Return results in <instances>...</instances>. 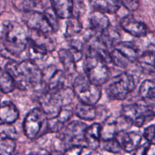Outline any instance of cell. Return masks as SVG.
Wrapping results in <instances>:
<instances>
[{
  "label": "cell",
  "instance_id": "1",
  "mask_svg": "<svg viewBox=\"0 0 155 155\" xmlns=\"http://www.w3.org/2000/svg\"><path fill=\"white\" fill-rule=\"evenodd\" d=\"M5 70L13 80L15 88L21 91L42 89V71L36 62L30 59L8 61Z\"/></svg>",
  "mask_w": 155,
  "mask_h": 155
},
{
  "label": "cell",
  "instance_id": "2",
  "mask_svg": "<svg viewBox=\"0 0 155 155\" xmlns=\"http://www.w3.org/2000/svg\"><path fill=\"white\" fill-rule=\"evenodd\" d=\"M28 36L24 27L15 21L3 22L0 36V55L9 61H18L27 49Z\"/></svg>",
  "mask_w": 155,
  "mask_h": 155
},
{
  "label": "cell",
  "instance_id": "3",
  "mask_svg": "<svg viewBox=\"0 0 155 155\" xmlns=\"http://www.w3.org/2000/svg\"><path fill=\"white\" fill-rule=\"evenodd\" d=\"M84 75L90 83L101 87L110 80L108 64L90 50H85Z\"/></svg>",
  "mask_w": 155,
  "mask_h": 155
},
{
  "label": "cell",
  "instance_id": "4",
  "mask_svg": "<svg viewBox=\"0 0 155 155\" xmlns=\"http://www.w3.org/2000/svg\"><path fill=\"white\" fill-rule=\"evenodd\" d=\"M105 92L114 101H124L137 87L139 79L134 74L123 71L107 81Z\"/></svg>",
  "mask_w": 155,
  "mask_h": 155
},
{
  "label": "cell",
  "instance_id": "5",
  "mask_svg": "<svg viewBox=\"0 0 155 155\" xmlns=\"http://www.w3.org/2000/svg\"><path fill=\"white\" fill-rule=\"evenodd\" d=\"M120 117L130 126L142 127L154 118V105L146 103L132 102L123 105Z\"/></svg>",
  "mask_w": 155,
  "mask_h": 155
},
{
  "label": "cell",
  "instance_id": "6",
  "mask_svg": "<svg viewBox=\"0 0 155 155\" xmlns=\"http://www.w3.org/2000/svg\"><path fill=\"white\" fill-rule=\"evenodd\" d=\"M72 89L79 102L89 105H96L102 95L101 87L90 83L84 74H79L75 77Z\"/></svg>",
  "mask_w": 155,
  "mask_h": 155
},
{
  "label": "cell",
  "instance_id": "7",
  "mask_svg": "<svg viewBox=\"0 0 155 155\" xmlns=\"http://www.w3.org/2000/svg\"><path fill=\"white\" fill-rule=\"evenodd\" d=\"M88 126L81 120H72L65 125L58 133L57 139L60 141L64 149L74 146L86 148L85 132Z\"/></svg>",
  "mask_w": 155,
  "mask_h": 155
},
{
  "label": "cell",
  "instance_id": "8",
  "mask_svg": "<svg viewBox=\"0 0 155 155\" xmlns=\"http://www.w3.org/2000/svg\"><path fill=\"white\" fill-rule=\"evenodd\" d=\"M46 115L39 107H34L27 114L23 121V131L27 139L35 140L42 136L47 120Z\"/></svg>",
  "mask_w": 155,
  "mask_h": 155
},
{
  "label": "cell",
  "instance_id": "9",
  "mask_svg": "<svg viewBox=\"0 0 155 155\" xmlns=\"http://www.w3.org/2000/svg\"><path fill=\"white\" fill-rule=\"evenodd\" d=\"M42 71V90L52 92L66 86V75L63 71L54 65H49Z\"/></svg>",
  "mask_w": 155,
  "mask_h": 155
},
{
  "label": "cell",
  "instance_id": "10",
  "mask_svg": "<svg viewBox=\"0 0 155 155\" xmlns=\"http://www.w3.org/2000/svg\"><path fill=\"white\" fill-rule=\"evenodd\" d=\"M21 20L26 27L32 31L39 32L48 36L54 33L44 14L40 12L33 10L24 12Z\"/></svg>",
  "mask_w": 155,
  "mask_h": 155
},
{
  "label": "cell",
  "instance_id": "11",
  "mask_svg": "<svg viewBox=\"0 0 155 155\" xmlns=\"http://www.w3.org/2000/svg\"><path fill=\"white\" fill-rule=\"evenodd\" d=\"M120 26L126 33L134 37H144L148 33V26L131 15L124 17L120 21Z\"/></svg>",
  "mask_w": 155,
  "mask_h": 155
},
{
  "label": "cell",
  "instance_id": "12",
  "mask_svg": "<svg viewBox=\"0 0 155 155\" xmlns=\"http://www.w3.org/2000/svg\"><path fill=\"white\" fill-rule=\"evenodd\" d=\"M120 144L123 151L127 153L134 152L136 148L142 144V136L138 132H120L116 136Z\"/></svg>",
  "mask_w": 155,
  "mask_h": 155
},
{
  "label": "cell",
  "instance_id": "13",
  "mask_svg": "<svg viewBox=\"0 0 155 155\" xmlns=\"http://www.w3.org/2000/svg\"><path fill=\"white\" fill-rule=\"evenodd\" d=\"M101 126L99 123H94L88 126L85 132V144L86 148L92 151H97L101 145Z\"/></svg>",
  "mask_w": 155,
  "mask_h": 155
},
{
  "label": "cell",
  "instance_id": "14",
  "mask_svg": "<svg viewBox=\"0 0 155 155\" xmlns=\"http://www.w3.org/2000/svg\"><path fill=\"white\" fill-rule=\"evenodd\" d=\"M89 24V29L95 33H102L110 27V19L104 13L97 11L91 12L88 18Z\"/></svg>",
  "mask_w": 155,
  "mask_h": 155
},
{
  "label": "cell",
  "instance_id": "15",
  "mask_svg": "<svg viewBox=\"0 0 155 155\" xmlns=\"http://www.w3.org/2000/svg\"><path fill=\"white\" fill-rule=\"evenodd\" d=\"M20 117V112L12 101H4L0 104V124H14Z\"/></svg>",
  "mask_w": 155,
  "mask_h": 155
},
{
  "label": "cell",
  "instance_id": "16",
  "mask_svg": "<svg viewBox=\"0 0 155 155\" xmlns=\"http://www.w3.org/2000/svg\"><path fill=\"white\" fill-rule=\"evenodd\" d=\"M101 126V141L109 140L114 138H116L117 134L120 132H123L120 129V122L119 120L114 117H107L104 121Z\"/></svg>",
  "mask_w": 155,
  "mask_h": 155
},
{
  "label": "cell",
  "instance_id": "17",
  "mask_svg": "<svg viewBox=\"0 0 155 155\" xmlns=\"http://www.w3.org/2000/svg\"><path fill=\"white\" fill-rule=\"evenodd\" d=\"M154 46L144 51L139 54L136 63L144 74H154Z\"/></svg>",
  "mask_w": 155,
  "mask_h": 155
},
{
  "label": "cell",
  "instance_id": "18",
  "mask_svg": "<svg viewBox=\"0 0 155 155\" xmlns=\"http://www.w3.org/2000/svg\"><path fill=\"white\" fill-rule=\"evenodd\" d=\"M113 48L120 53L126 59H127L130 62V64L136 63L140 54L137 45L134 42H129V41H126V42L120 41L114 45Z\"/></svg>",
  "mask_w": 155,
  "mask_h": 155
},
{
  "label": "cell",
  "instance_id": "19",
  "mask_svg": "<svg viewBox=\"0 0 155 155\" xmlns=\"http://www.w3.org/2000/svg\"><path fill=\"white\" fill-rule=\"evenodd\" d=\"M58 57L63 66L64 73L67 77H73L77 73V62L68 48H61L58 51Z\"/></svg>",
  "mask_w": 155,
  "mask_h": 155
},
{
  "label": "cell",
  "instance_id": "20",
  "mask_svg": "<svg viewBox=\"0 0 155 155\" xmlns=\"http://www.w3.org/2000/svg\"><path fill=\"white\" fill-rule=\"evenodd\" d=\"M89 4L93 11L100 12L105 15L116 14L120 8V0H89Z\"/></svg>",
  "mask_w": 155,
  "mask_h": 155
},
{
  "label": "cell",
  "instance_id": "21",
  "mask_svg": "<svg viewBox=\"0 0 155 155\" xmlns=\"http://www.w3.org/2000/svg\"><path fill=\"white\" fill-rule=\"evenodd\" d=\"M51 8L60 19H68L73 15L74 0H51Z\"/></svg>",
  "mask_w": 155,
  "mask_h": 155
},
{
  "label": "cell",
  "instance_id": "22",
  "mask_svg": "<svg viewBox=\"0 0 155 155\" xmlns=\"http://www.w3.org/2000/svg\"><path fill=\"white\" fill-rule=\"evenodd\" d=\"M76 116L81 120L93 121L98 114V107L95 105H89L78 102L74 110Z\"/></svg>",
  "mask_w": 155,
  "mask_h": 155
},
{
  "label": "cell",
  "instance_id": "23",
  "mask_svg": "<svg viewBox=\"0 0 155 155\" xmlns=\"http://www.w3.org/2000/svg\"><path fill=\"white\" fill-rule=\"evenodd\" d=\"M139 96L143 102L154 105L155 89L154 80L146 79L142 82L139 88Z\"/></svg>",
  "mask_w": 155,
  "mask_h": 155
},
{
  "label": "cell",
  "instance_id": "24",
  "mask_svg": "<svg viewBox=\"0 0 155 155\" xmlns=\"http://www.w3.org/2000/svg\"><path fill=\"white\" fill-rule=\"evenodd\" d=\"M27 36H28V39L45 48L49 53L55 49V43H54V41L51 38V36L30 30V32L27 33Z\"/></svg>",
  "mask_w": 155,
  "mask_h": 155
},
{
  "label": "cell",
  "instance_id": "25",
  "mask_svg": "<svg viewBox=\"0 0 155 155\" xmlns=\"http://www.w3.org/2000/svg\"><path fill=\"white\" fill-rule=\"evenodd\" d=\"M66 30L64 36L68 39L77 37L83 31V25L80 19V17L72 15L70 18L67 19Z\"/></svg>",
  "mask_w": 155,
  "mask_h": 155
},
{
  "label": "cell",
  "instance_id": "26",
  "mask_svg": "<svg viewBox=\"0 0 155 155\" xmlns=\"http://www.w3.org/2000/svg\"><path fill=\"white\" fill-rule=\"evenodd\" d=\"M15 89V83L8 73L0 68V92L4 94H9Z\"/></svg>",
  "mask_w": 155,
  "mask_h": 155
},
{
  "label": "cell",
  "instance_id": "27",
  "mask_svg": "<svg viewBox=\"0 0 155 155\" xmlns=\"http://www.w3.org/2000/svg\"><path fill=\"white\" fill-rule=\"evenodd\" d=\"M65 125L66 124L61 122L57 117L53 118H48L45 123L42 136L47 134V133H58V134L63 130Z\"/></svg>",
  "mask_w": 155,
  "mask_h": 155
},
{
  "label": "cell",
  "instance_id": "28",
  "mask_svg": "<svg viewBox=\"0 0 155 155\" xmlns=\"http://www.w3.org/2000/svg\"><path fill=\"white\" fill-rule=\"evenodd\" d=\"M19 133L13 124H0V139H11L16 141Z\"/></svg>",
  "mask_w": 155,
  "mask_h": 155
},
{
  "label": "cell",
  "instance_id": "29",
  "mask_svg": "<svg viewBox=\"0 0 155 155\" xmlns=\"http://www.w3.org/2000/svg\"><path fill=\"white\" fill-rule=\"evenodd\" d=\"M110 63L122 69H127L130 65V62L114 48H112L110 51Z\"/></svg>",
  "mask_w": 155,
  "mask_h": 155
},
{
  "label": "cell",
  "instance_id": "30",
  "mask_svg": "<svg viewBox=\"0 0 155 155\" xmlns=\"http://www.w3.org/2000/svg\"><path fill=\"white\" fill-rule=\"evenodd\" d=\"M16 149V141L0 139V155H13Z\"/></svg>",
  "mask_w": 155,
  "mask_h": 155
},
{
  "label": "cell",
  "instance_id": "31",
  "mask_svg": "<svg viewBox=\"0 0 155 155\" xmlns=\"http://www.w3.org/2000/svg\"><path fill=\"white\" fill-rule=\"evenodd\" d=\"M102 148L105 151L114 154H119L123 151L120 144L119 143L117 138H114L112 139H109V140L103 142Z\"/></svg>",
  "mask_w": 155,
  "mask_h": 155
},
{
  "label": "cell",
  "instance_id": "32",
  "mask_svg": "<svg viewBox=\"0 0 155 155\" xmlns=\"http://www.w3.org/2000/svg\"><path fill=\"white\" fill-rule=\"evenodd\" d=\"M43 14L45 16V18H46L48 24H50L51 27L52 28L54 33L58 31V30L59 28V18L57 16V15L54 12V10L51 8H47L44 11Z\"/></svg>",
  "mask_w": 155,
  "mask_h": 155
},
{
  "label": "cell",
  "instance_id": "33",
  "mask_svg": "<svg viewBox=\"0 0 155 155\" xmlns=\"http://www.w3.org/2000/svg\"><path fill=\"white\" fill-rule=\"evenodd\" d=\"M133 155H155L154 143L145 142L141 144L134 151Z\"/></svg>",
  "mask_w": 155,
  "mask_h": 155
},
{
  "label": "cell",
  "instance_id": "34",
  "mask_svg": "<svg viewBox=\"0 0 155 155\" xmlns=\"http://www.w3.org/2000/svg\"><path fill=\"white\" fill-rule=\"evenodd\" d=\"M15 7L23 12L33 11L36 5V0H14Z\"/></svg>",
  "mask_w": 155,
  "mask_h": 155
},
{
  "label": "cell",
  "instance_id": "35",
  "mask_svg": "<svg viewBox=\"0 0 155 155\" xmlns=\"http://www.w3.org/2000/svg\"><path fill=\"white\" fill-rule=\"evenodd\" d=\"M74 109L68 107H62L61 110L59 111L58 114L57 115V117L60 120L61 122H63L64 124H67L70 121V120L74 114Z\"/></svg>",
  "mask_w": 155,
  "mask_h": 155
},
{
  "label": "cell",
  "instance_id": "36",
  "mask_svg": "<svg viewBox=\"0 0 155 155\" xmlns=\"http://www.w3.org/2000/svg\"><path fill=\"white\" fill-rule=\"evenodd\" d=\"M154 133L155 126L152 124L144 130L143 134L142 135V138L145 139V142H149V143H154Z\"/></svg>",
  "mask_w": 155,
  "mask_h": 155
},
{
  "label": "cell",
  "instance_id": "37",
  "mask_svg": "<svg viewBox=\"0 0 155 155\" xmlns=\"http://www.w3.org/2000/svg\"><path fill=\"white\" fill-rule=\"evenodd\" d=\"M123 5L130 12H133L138 10L140 5V0H121Z\"/></svg>",
  "mask_w": 155,
  "mask_h": 155
},
{
  "label": "cell",
  "instance_id": "38",
  "mask_svg": "<svg viewBox=\"0 0 155 155\" xmlns=\"http://www.w3.org/2000/svg\"><path fill=\"white\" fill-rule=\"evenodd\" d=\"M84 148L80 146L70 147L63 151L61 155H81Z\"/></svg>",
  "mask_w": 155,
  "mask_h": 155
},
{
  "label": "cell",
  "instance_id": "39",
  "mask_svg": "<svg viewBox=\"0 0 155 155\" xmlns=\"http://www.w3.org/2000/svg\"><path fill=\"white\" fill-rule=\"evenodd\" d=\"M28 155H52L50 152H48V151H45V150H41V151H37V152L35 153H31V154Z\"/></svg>",
  "mask_w": 155,
  "mask_h": 155
},
{
  "label": "cell",
  "instance_id": "40",
  "mask_svg": "<svg viewBox=\"0 0 155 155\" xmlns=\"http://www.w3.org/2000/svg\"><path fill=\"white\" fill-rule=\"evenodd\" d=\"M86 155H101V154H100L99 152H98L97 151H91L89 154H88Z\"/></svg>",
  "mask_w": 155,
  "mask_h": 155
}]
</instances>
